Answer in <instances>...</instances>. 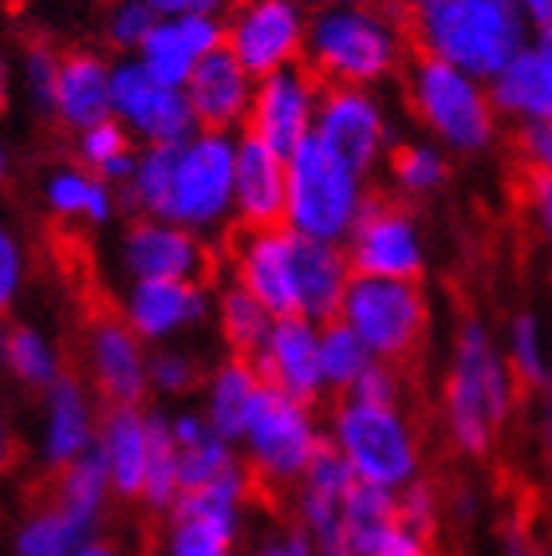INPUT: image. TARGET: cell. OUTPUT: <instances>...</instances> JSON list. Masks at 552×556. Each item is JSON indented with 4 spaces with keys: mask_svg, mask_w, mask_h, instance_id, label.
<instances>
[{
    "mask_svg": "<svg viewBox=\"0 0 552 556\" xmlns=\"http://www.w3.org/2000/svg\"><path fill=\"white\" fill-rule=\"evenodd\" d=\"M237 135L193 130L178 147H138L123 205L138 217H162L198 237H217L234 225Z\"/></svg>",
    "mask_w": 552,
    "mask_h": 556,
    "instance_id": "obj_1",
    "label": "cell"
},
{
    "mask_svg": "<svg viewBox=\"0 0 552 556\" xmlns=\"http://www.w3.org/2000/svg\"><path fill=\"white\" fill-rule=\"evenodd\" d=\"M411 64L403 12L387 0L319 4L309 12L304 67L324 87H387Z\"/></svg>",
    "mask_w": 552,
    "mask_h": 556,
    "instance_id": "obj_2",
    "label": "cell"
},
{
    "mask_svg": "<svg viewBox=\"0 0 552 556\" xmlns=\"http://www.w3.org/2000/svg\"><path fill=\"white\" fill-rule=\"evenodd\" d=\"M517 399L520 387L493 328L478 316L457 324L442 379V427L450 446L466 458H486L517 415Z\"/></svg>",
    "mask_w": 552,
    "mask_h": 556,
    "instance_id": "obj_3",
    "label": "cell"
},
{
    "mask_svg": "<svg viewBox=\"0 0 552 556\" xmlns=\"http://www.w3.org/2000/svg\"><path fill=\"white\" fill-rule=\"evenodd\" d=\"M411 52L493 79L529 40L517 0H411L403 12Z\"/></svg>",
    "mask_w": 552,
    "mask_h": 556,
    "instance_id": "obj_4",
    "label": "cell"
},
{
    "mask_svg": "<svg viewBox=\"0 0 552 556\" xmlns=\"http://www.w3.org/2000/svg\"><path fill=\"white\" fill-rule=\"evenodd\" d=\"M324 442L360 485L399 493L423 478V434L403 403H363L343 395L324 422Z\"/></svg>",
    "mask_w": 552,
    "mask_h": 556,
    "instance_id": "obj_5",
    "label": "cell"
},
{
    "mask_svg": "<svg viewBox=\"0 0 552 556\" xmlns=\"http://www.w3.org/2000/svg\"><path fill=\"white\" fill-rule=\"evenodd\" d=\"M403 96L423 135L447 154L478 159L498 142L501 115L489 99V84L478 75L414 55L403 72Z\"/></svg>",
    "mask_w": 552,
    "mask_h": 556,
    "instance_id": "obj_6",
    "label": "cell"
},
{
    "mask_svg": "<svg viewBox=\"0 0 552 556\" xmlns=\"http://www.w3.org/2000/svg\"><path fill=\"white\" fill-rule=\"evenodd\" d=\"M285 229L304 241H328L343 245L351 225L360 222L363 205L372 198V186L360 170H351L316 139L300 142L285 159Z\"/></svg>",
    "mask_w": 552,
    "mask_h": 556,
    "instance_id": "obj_7",
    "label": "cell"
},
{
    "mask_svg": "<svg viewBox=\"0 0 552 556\" xmlns=\"http://www.w3.org/2000/svg\"><path fill=\"white\" fill-rule=\"evenodd\" d=\"M336 320L360 336L372 359L403 367L430 336V296L423 280L351 277Z\"/></svg>",
    "mask_w": 552,
    "mask_h": 556,
    "instance_id": "obj_8",
    "label": "cell"
},
{
    "mask_svg": "<svg viewBox=\"0 0 552 556\" xmlns=\"http://www.w3.org/2000/svg\"><path fill=\"white\" fill-rule=\"evenodd\" d=\"M324 446H328L324 442V418L316 415V407L300 403V399L276 395L268 387L265 395L256 399L253 415H249L241 439H237V454H241L244 470L253 473V482H261L265 490H292Z\"/></svg>",
    "mask_w": 552,
    "mask_h": 556,
    "instance_id": "obj_9",
    "label": "cell"
},
{
    "mask_svg": "<svg viewBox=\"0 0 552 556\" xmlns=\"http://www.w3.org/2000/svg\"><path fill=\"white\" fill-rule=\"evenodd\" d=\"M253 485V473L237 462L217 482L178 493L166 514L162 556H234L237 536L249 521Z\"/></svg>",
    "mask_w": 552,
    "mask_h": 556,
    "instance_id": "obj_10",
    "label": "cell"
},
{
    "mask_svg": "<svg viewBox=\"0 0 552 556\" xmlns=\"http://www.w3.org/2000/svg\"><path fill=\"white\" fill-rule=\"evenodd\" d=\"M312 139L340 162H348L351 170L372 178L399 142L391 103L375 87H324Z\"/></svg>",
    "mask_w": 552,
    "mask_h": 556,
    "instance_id": "obj_11",
    "label": "cell"
},
{
    "mask_svg": "<svg viewBox=\"0 0 552 556\" xmlns=\"http://www.w3.org/2000/svg\"><path fill=\"white\" fill-rule=\"evenodd\" d=\"M343 253L355 277L387 280H423L426 261H430L418 214L399 198H375V193L363 205L360 222L351 225Z\"/></svg>",
    "mask_w": 552,
    "mask_h": 556,
    "instance_id": "obj_12",
    "label": "cell"
},
{
    "mask_svg": "<svg viewBox=\"0 0 552 556\" xmlns=\"http://www.w3.org/2000/svg\"><path fill=\"white\" fill-rule=\"evenodd\" d=\"M222 24V48L253 79L304 64L309 9H300L297 0H234V9L225 12Z\"/></svg>",
    "mask_w": 552,
    "mask_h": 556,
    "instance_id": "obj_13",
    "label": "cell"
},
{
    "mask_svg": "<svg viewBox=\"0 0 552 556\" xmlns=\"http://www.w3.org/2000/svg\"><path fill=\"white\" fill-rule=\"evenodd\" d=\"M111 118L138 147H178L198 130L186 91L159 84L135 55L111 60Z\"/></svg>",
    "mask_w": 552,
    "mask_h": 556,
    "instance_id": "obj_14",
    "label": "cell"
},
{
    "mask_svg": "<svg viewBox=\"0 0 552 556\" xmlns=\"http://www.w3.org/2000/svg\"><path fill=\"white\" fill-rule=\"evenodd\" d=\"M319 96H324V84L304 64L280 67V72L256 79L253 108H249V123L241 135H253L273 154L288 159L300 142L312 139Z\"/></svg>",
    "mask_w": 552,
    "mask_h": 556,
    "instance_id": "obj_15",
    "label": "cell"
},
{
    "mask_svg": "<svg viewBox=\"0 0 552 556\" xmlns=\"http://www.w3.org/2000/svg\"><path fill=\"white\" fill-rule=\"evenodd\" d=\"M213 245L162 217H135L118 237V268L127 280H210Z\"/></svg>",
    "mask_w": 552,
    "mask_h": 556,
    "instance_id": "obj_16",
    "label": "cell"
},
{
    "mask_svg": "<svg viewBox=\"0 0 552 556\" xmlns=\"http://www.w3.org/2000/svg\"><path fill=\"white\" fill-rule=\"evenodd\" d=\"M118 316L147 348L174 343L213 316L210 280H127Z\"/></svg>",
    "mask_w": 552,
    "mask_h": 556,
    "instance_id": "obj_17",
    "label": "cell"
},
{
    "mask_svg": "<svg viewBox=\"0 0 552 556\" xmlns=\"http://www.w3.org/2000/svg\"><path fill=\"white\" fill-rule=\"evenodd\" d=\"M87 383L106 407H142L150 395V348L127 328L123 316H96L84 336Z\"/></svg>",
    "mask_w": 552,
    "mask_h": 556,
    "instance_id": "obj_18",
    "label": "cell"
},
{
    "mask_svg": "<svg viewBox=\"0 0 552 556\" xmlns=\"http://www.w3.org/2000/svg\"><path fill=\"white\" fill-rule=\"evenodd\" d=\"M297 253L300 237L285 225L273 229H241L229 245V280L253 292L268 316H297Z\"/></svg>",
    "mask_w": 552,
    "mask_h": 556,
    "instance_id": "obj_19",
    "label": "cell"
},
{
    "mask_svg": "<svg viewBox=\"0 0 552 556\" xmlns=\"http://www.w3.org/2000/svg\"><path fill=\"white\" fill-rule=\"evenodd\" d=\"M249 359H253L261 383L276 395L300 399L312 407L328 395L324 379H319V324L304 320V316H273L265 340L256 343Z\"/></svg>",
    "mask_w": 552,
    "mask_h": 556,
    "instance_id": "obj_20",
    "label": "cell"
},
{
    "mask_svg": "<svg viewBox=\"0 0 552 556\" xmlns=\"http://www.w3.org/2000/svg\"><path fill=\"white\" fill-rule=\"evenodd\" d=\"M351 485V470L343 466V458L336 450H319L316 462L309 470L300 473V482L292 485V517H297V529L312 541L316 556H355L351 545L343 541V502H348Z\"/></svg>",
    "mask_w": 552,
    "mask_h": 556,
    "instance_id": "obj_21",
    "label": "cell"
},
{
    "mask_svg": "<svg viewBox=\"0 0 552 556\" xmlns=\"http://www.w3.org/2000/svg\"><path fill=\"white\" fill-rule=\"evenodd\" d=\"M40 434H36V454L48 470H64L75 458H84L87 450H96L99 434V407L96 391L75 379L60 375L48 391H40Z\"/></svg>",
    "mask_w": 552,
    "mask_h": 556,
    "instance_id": "obj_22",
    "label": "cell"
},
{
    "mask_svg": "<svg viewBox=\"0 0 552 556\" xmlns=\"http://www.w3.org/2000/svg\"><path fill=\"white\" fill-rule=\"evenodd\" d=\"M181 91L190 99L198 130L241 135L244 123H249V108H253L256 79L225 48H217V52L205 55L202 64L193 67V75L186 79Z\"/></svg>",
    "mask_w": 552,
    "mask_h": 556,
    "instance_id": "obj_23",
    "label": "cell"
},
{
    "mask_svg": "<svg viewBox=\"0 0 552 556\" xmlns=\"http://www.w3.org/2000/svg\"><path fill=\"white\" fill-rule=\"evenodd\" d=\"M225 43L222 16H159L135 60L147 67L159 84L186 87L193 67Z\"/></svg>",
    "mask_w": 552,
    "mask_h": 556,
    "instance_id": "obj_24",
    "label": "cell"
},
{
    "mask_svg": "<svg viewBox=\"0 0 552 556\" xmlns=\"http://www.w3.org/2000/svg\"><path fill=\"white\" fill-rule=\"evenodd\" d=\"M489 99L510 123H552V28L529 33L525 48L489 79Z\"/></svg>",
    "mask_w": 552,
    "mask_h": 556,
    "instance_id": "obj_25",
    "label": "cell"
},
{
    "mask_svg": "<svg viewBox=\"0 0 552 556\" xmlns=\"http://www.w3.org/2000/svg\"><path fill=\"white\" fill-rule=\"evenodd\" d=\"M288 170L253 135H237L234 154V225L237 229H273L285 222Z\"/></svg>",
    "mask_w": 552,
    "mask_h": 556,
    "instance_id": "obj_26",
    "label": "cell"
},
{
    "mask_svg": "<svg viewBox=\"0 0 552 556\" xmlns=\"http://www.w3.org/2000/svg\"><path fill=\"white\" fill-rule=\"evenodd\" d=\"M64 130L96 127L111 118V60L96 48H67L60 52V75H55L52 115Z\"/></svg>",
    "mask_w": 552,
    "mask_h": 556,
    "instance_id": "obj_27",
    "label": "cell"
},
{
    "mask_svg": "<svg viewBox=\"0 0 552 556\" xmlns=\"http://www.w3.org/2000/svg\"><path fill=\"white\" fill-rule=\"evenodd\" d=\"M147 450H150V418L147 407H106L99 415L96 454L103 462L111 493L123 502H138L142 478H147Z\"/></svg>",
    "mask_w": 552,
    "mask_h": 556,
    "instance_id": "obj_28",
    "label": "cell"
},
{
    "mask_svg": "<svg viewBox=\"0 0 552 556\" xmlns=\"http://www.w3.org/2000/svg\"><path fill=\"white\" fill-rule=\"evenodd\" d=\"M40 198L48 205V214L60 222L87 225V229H106L118 217V190L111 182H103L99 174L84 170L79 162H64L43 174Z\"/></svg>",
    "mask_w": 552,
    "mask_h": 556,
    "instance_id": "obj_29",
    "label": "cell"
},
{
    "mask_svg": "<svg viewBox=\"0 0 552 556\" xmlns=\"http://www.w3.org/2000/svg\"><path fill=\"white\" fill-rule=\"evenodd\" d=\"M265 395V383L256 375L253 359L244 355H225L202 375V415L222 439L237 446L244 422L253 415L256 399Z\"/></svg>",
    "mask_w": 552,
    "mask_h": 556,
    "instance_id": "obj_30",
    "label": "cell"
},
{
    "mask_svg": "<svg viewBox=\"0 0 552 556\" xmlns=\"http://www.w3.org/2000/svg\"><path fill=\"white\" fill-rule=\"evenodd\" d=\"M351 265L343 245H328V241H304L300 237L297 253V316L312 324L336 320L340 300L351 285Z\"/></svg>",
    "mask_w": 552,
    "mask_h": 556,
    "instance_id": "obj_31",
    "label": "cell"
},
{
    "mask_svg": "<svg viewBox=\"0 0 552 556\" xmlns=\"http://www.w3.org/2000/svg\"><path fill=\"white\" fill-rule=\"evenodd\" d=\"M382 170H387V186H391L399 202H426V198L447 190L450 154L430 139L394 142L387 162H382Z\"/></svg>",
    "mask_w": 552,
    "mask_h": 556,
    "instance_id": "obj_32",
    "label": "cell"
},
{
    "mask_svg": "<svg viewBox=\"0 0 552 556\" xmlns=\"http://www.w3.org/2000/svg\"><path fill=\"white\" fill-rule=\"evenodd\" d=\"M0 364L28 391H48L64 375V355L48 332L36 324H9L0 328Z\"/></svg>",
    "mask_w": 552,
    "mask_h": 556,
    "instance_id": "obj_33",
    "label": "cell"
},
{
    "mask_svg": "<svg viewBox=\"0 0 552 556\" xmlns=\"http://www.w3.org/2000/svg\"><path fill=\"white\" fill-rule=\"evenodd\" d=\"M111 497H115L111 493V478H106L96 450H87L84 458H75L72 466H64V470L55 473L52 505L60 514L72 517V521L84 525V529H91V533H99Z\"/></svg>",
    "mask_w": 552,
    "mask_h": 556,
    "instance_id": "obj_34",
    "label": "cell"
},
{
    "mask_svg": "<svg viewBox=\"0 0 552 556\" xmlns=\"http://www.w3.org/2000/svg\"><path fill=\"white\" fill-rule=\"evenodd\" d=\"M213 324H217V336L229 348V355H244L249 359L256 352V343L265 340L273 316H268V308L253 292H244L241 285L225 280L222 289L213 292Z\"/></svg>",
    "mask_w": 552,
    "mask_h": 556,
    "instance_id": "obj_35",
    "label": "cell"
},
{
    "mask_svg": "<svg viewBox=\"0 0 552 556\" xmlns=\"http://www.w3.org/2000/svg\"><path fill=\"white\" fill-rule=\"evenodd\" d=\"M75 162H79L84 170L99 174V178L111 182L115 190H123L138 162V142L118 127L115 118H103V123L75 135Z\"/></svg>",
    "mask_w": 552,
    "mask_h": 556,
    "instance_id": "obj_36",
    "label": "cell"
},
{
    "mask_svg": "<svg viewBox=\"0 0 552 556\" xmlns=\"http://www.w3.org/2000/svg\"><path fill=\"white\" fill-rule=\"evenodd\" d=\"M343 541L351 545L355 556H367L382 536L399 525V509H394V493L375 490V485H351L348 502H343Z\"/></svg>",
    "mask_w": 552,
    "mask_h": 556,
    "instance_id": "obj_37",
    "label": "cell"
},
{
    "mask_svg": "<svg viewBox=\"0 0 552 556\" xmlns=\"http://www.w3.org/2000/svg\"><path fill=\"white\" fill-rule=\"evenodd\" d=\"M501 355L510 364L517 387H541L544 375L552 367V343L549 328L537 312H517L510 324H505V336H501Z\"/></svg>",
    "mask_w": 552,
    "mask_h": 556,
    "instance_id": "obj_38",
    "label": "cell"
},
{
    "mask_svg": "<svg viewBox=\"0 0 552 556\" xmlns=\"http://www.w3.org/2000/svg\"><path fill=\"white\" fill-rule=\"evenodd\" d=\"M372 352L360 343V336L348 324L324 320L319 324V379L328 395H351V387L360 383V375L372 367Z\"/></svg>",
    "mask_w": 552,
    "mask_h": 556,
    "instance_id": "obj_39",
    "label": "cell"
},
{
    "mask_svg": "<svg viewBox=\"0 0 552 556\" xmlns=\"http://www.w3.org/2000/svg\"><path fill=\"white\" fill-rule=\"evenodd\" d=\"M150 418V450H147V478H142V493L138 502L154 509V514H171V505L178 502L181 478H178V446L166 427V410H147Z\"/></svg>",
    "mask_w": 552,
    "mask_h": 556,
    "instance_id": "obj_40",
    "label": "cell"
},
{
    "mask_svg": "<svg viewBox=\"0 0 552 556\" xmlns=\"http://www.w3.org/2000/svg\"><path fill=\"white\" fill-rule=\"evenodd\" d=\"M87 536H99L91 529H84L79 521H72L67 514H60L55 505L36 509L21 521L16 536H12V553L16 556H72L84 545Z\"/></svg>",
    "mask_w": 552,
    "mask_h": 556,
    "instance_id": "obj_41",
    "label": "cell"
},
{
    "mask_svg": "<svg viewBox=\"0 0 552 556\" xmlns=\"http://www.w3.org/2000/svg\"><path fill=\"white\" fill-rule=\"evenodd\" d=\"M202 364L198 355L178 348V343H162V348H150V364H147V379L150 391L166 403H181L190 399L198 387H202Z\"/></svg>",
    "mask_w": 552,
    "mask_h": 556,
    "instance_id": "obj_42",
    "label": "cell"
},
{
    "mask_svg": "<svg viewBox=\"0 0 552 556\" xmlns=\"http://www.w3.org/2000/svg\"><path fill=\"white\" fill-rule=\"evenodd\" d=\"M241 454L229 439H222L217 430H205L202 439L186 442L178 446V478H181V493L186 490H198V485H210L217 482L225 470H234Z\"/></svg>",
    "mask_w": 552,
    "mask_h": 556,
    "instance_id": "obj_43",
    "label": "cell"
},
{
    "mask_svg": "<svg viewBox=\"0 0 552 556\" xmlns=\"http://www.w3.org/2000/svg\"><path fill=\"white\" fill-rule=\"evenodd\" d=\"M154 21H159V12L150 9L147 0H111V9L103 16L106 48L115 55H135L154 28Z\"/></svg>",
    "mask_w": 552,
    "mask_h": 556,
    "instance_id": "obj_44",
    "label": "cell"
},
{
    "mask_svg": "<svg viewBox=\"0 0 552 556\" xmlns=\"http://www.w3.org/2000/svg\"><path fill=\"white\" fill-rule=\"evenodd\" d=\"M55 75H60V52L43 40L28 43L21 55V87L28 96V108L40 111V115H52Z\"/></svg>",
    "mask_w": 552,
    "mask_h": 556,
    "instance_id": "obj_45",
    "label": "cell"
},
{
    "mask_svg": "<svg viewBox=\"0 0 552 556\" xmlns=\"http://www.w3.org/2000/svg\"><path fill=\"white\" fill-rule=\"evenodd\" d=\"M28 285V253L12 225L0 222V320L9 316L24 296Z\"/></svg>",
    "mask_w": 552,
    "mask_h": 556,
    "instance_id": "obj_46",
    "label": "cell"
},
{
    "mask_svg": "<svg viewBox=\"0 0 552 556\" xmlns=\"http://www.w3.org/2000/svg\"><path fill=\"white\" fill-rule=\"evenodd\" d=\"M394 509H399V525L414 529L423 536H435L438 517H442V497L435 493V485H426L423 478L394 493Z\"/></svg>",
    "mask_w": 552,
    "mask_h": 556,
    "instance_id": "obj_47",
    "label": "cell"
},
{
    "mask_svg": "<svg viewBox=\"0 0 552 556\" xmlns=\"http://www.w3.org/2000/svg\"><path fill=\"white\" fill-rule=\"evenodd\" d=\"M513 154L529 178H552V123H520L513 130Z\"/></svg>",
    "mask_w": 552,
    "mask_h": 556,
    "instance_id": "obj_48",
    "label": "cell"
},
{
    "mask_svg": "<svg viewBox=\"0 0 552 556\" xmlns=\"http://www.w3.org/2000/svg\"><path fill=\"white\" fill-rule=\"evenodd\" d=\"M351 399H363V403H403V371L394 364H379L375 359L360 375V383L351 387Z\"/></svg>",
    "mask_w": 552,
    "mask_h": 556,
    "instance_id": "obj_49",
    "label": "cell"
},
{
    "mask_svg": "<svg viewBox=\"0 0 552 556\" xmlns=\"http://www.w3.org/2000/svg\"><path fill=\"white\" fill-rule=\"evenodd\" d=\"M525 214L552 253V178H525Z\"/></svg>",
    "mask_w": 552,
    "mask_h": 556,
    "instance_id": "obj_50",
    "label": "cell"
},
{
    "mask_svg": "<svg viewBox=\"0 0 552 556\" xmlns=\"http://www.w3.org/2000/svg\"><path fill=\"white\" fill-rule=\"evenodd\" d=\"M367 556H435V545H430V536L414 533L406 525H394Z\"/></svg>",
    "mask_w": 552,
    "mask_h": 556,
    "instance_id": "obj_51",
    "label": "cell"
},
{
    "mask_svg": "<svg viewBox=\"0 0 552 556\" xmlns=\"http://www.w3.org/2000/svg\"><path fill=\"white\" fill-rule=\"evenodd\" d=\"M253 556H316V548L300 529H276L256 545Z\"/></svg>",
    "mask_w": 552,
    "mask_h": 556,
    "instance_id": "obj_52",
    "label": "cell"
},
{
    "mask_svg": "<svg viewBox=\"0 0 552 556\" xmlns=\"http://www.w3.org/2000/svg\"><path fill=\"white\" fill-rule=\"evenodd\" d=\"M159 16H225L234 0H147Z\"/></svg>",
    "mask_w": 552,
    "mask_h": 556,
    "instance_id": "obj_53",
    "label": "cell"
},
{
    "mask_svg": "<svg viewBox=\"0 0 552 556\" xmlns=\"http://www.w3.org/2000/svg\"><path fill=\"white\" fill-rule=\"evenodd\" d=\"M501 556H541L529 525H520V521L505 525V533H501Z\"/></svg>",
    "mask_w": 552,
    "mask_h": 556,
    "instance_id": "obj_54",
    "label": "cell"
},
{
    "mask_svg": "<svg viewBox=\"0 0 552 556\" xmlns=\"http://www.w3.org/2000/svg\"><path fill=\"white\" fill-rule=\"evenodd\" d=\"M541 454H544V470H549V482H552V367L541 383Z\"/></svg>",
    "mask_w": 552,
    "mask_h": 556,
    "instance_id": "obj_55",
    "label": "cell"
},
{
    "mask_svg": "<svg viewBox=\"0 0 552 556\" xmlns=\"http://www.w3.org/2000/svg\"><path fill=\"white\" fill-rule=\"evenodd\" d=\"M520 16L529 24V33H541V28H552V0H517Z\"/></svg>",
    "mask_w": 552,
    "mask_h": 556,
    "instance_id": "obj_56",
    "label": "cell"
},
{
    "mask_svg": "<svg viewBox=\"0 0 552 556\" xmlns=\"http://www.w3.org/2000/svg\"><path fill=\"white\" fill-rule=\"evenodd\" d=\"M16 458V434H12L9 418H0V470H9Z\"/></svg>",
    "mask_w": 552,
    "mask_h": 556,
    "instance_id": "obj_57",
    "label": "cell"
},
{
    "mask_svg": "<svg viewBox=\"0 0 552 556\" xmlns=\"http://www.w3.org/2000/svg\"><path fill=\"white\" fill-rule=\"evenodd\" d=\"M72 556H118V548L111 545V541H103V536H87Z\"/></svg>",
    "mask_w": 552,
    "mask_h": 556,
    "instance_id": "obj_58",
    "label": "cell"
},
{
    "mask_svg": "<svg viewBox=\"0 0 552 556\" xmlns=\"http://www.w3.org/2000/svg\"><path fill=\"white\" fill-rule=\"evenodd\" d=\"M9 91H12V72H9V60L0 55V108L9 103Z\"/></svg>",
    "mask_w": 552,
    "mask_h": 556,
    "instance_id": "obj_59",
    "label": "cell"
},
{
    "mask_svg": "<svg viewBox=\"0 0 552 556\" xmlns=\"http://www.w3.org/2000/svg\"><path fill=\"white\" fill-rule=\"evenodd\" d=\"M12 178V154H9V142L0 139V186Z\"/></svg>",
    "mask_w": 552,
    "mask_h": 556,
    "instance_id": "obj_60",
    "label": "cell"
},
{
    "mask_svg": "<svg viewBox=\"0 0 552 556\" xmlns=\"http://www.w3.org/2000/svg\"><path fill=\"white\" fill-rule=\"evenodd\" d=\"M474 502H478V497H474V493L469 490H462L454 497V509H457V517H466V514H474Z\"/></svg>",
    "mask_w": 552,
    "mask_h": 556,
    "instance_id": "obj_61",
    "label": "cell"
},
{
    "mask_svg": "<svg viewBox=\"0 0 552 556\" xmlns=\"http://www.w3.org/2000/svg\"><path fill=\"white\" fill-rule=\"evenodd\" d=\"M297 4H300V9H319V4H328V0H297Z\"/></svg>",
    "mask_w": 552,
    "mask_h": 556,
    "instance_id": "obj_62",
    "label": "cell"
},
{
    "mask_svg": "<svg viewBox=\"0 0 552 556\" xmlns=\"http://www.w3.org/2000/svg\"><path fill=\"white\" fill-rule=\"evenodd\" d=\"M328 4H372V0H328Z\"/></svg>",
    "mask_w": 552,
    "mask_h": 556,
    "instance_id": "obj_63",
    "label": "cell"
},
{
    "mask_svg": "<svg viewBox=\"0 0 552 556\" xmlns=\"http://www.w3.org/2000/svg\"><path fill=\"white\" fill-rule=\"evenodd\" d=\"M403 4H411V0H403Z\"/></svg>",
    "mask_w": 552,
    "mask_h": 556,
    "instance_id": "obj_64",
    "label": "cell"
}]
</instances>
